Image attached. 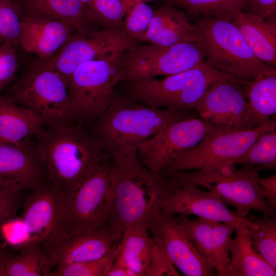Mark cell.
Masks as SVG:
<instances>
[{"instance_id":"cell-26","label":"cell","mask_w":276,"mask_h":276,"mask_svg":"<svg viewBox=\"0 0 276 276\" xmlns=\"http://www.w3.org/2000/svg\"><path fill=\"white\" fill-rule=\"evenodd\" d=\"M229 245V276H275L276 270L254 248L247 229L236 228Z\"/></svg>"},{"instance_id":"cell-25","label":"cell","mask_w":276,"mask_h":276,"mask_svg":"<svg viewBox=\"0 0 276 276\" xmlns=\"http://www.w3.org/2000/svg\"><path fill=\"white\" fill-rule=\"evenodd\" d=\"M44 127L33 112L0 94V142L19 143Z\"/></svg>"},{"instance_id":"cell-41","label":"cell","mask_w":276,"mask_h":276,"mask_svg":"<svg viewBox=\"0 0 276 276\" xmlns=\"http://www.w3.org/2000/svg\"><path fill=\"white\" fill-rule=\"evenodd\" d=\"M241 11L267 19L275 14L276 0H244Z\"/></svg>"},{"instance_id":"cell-33","label":"cell","mask_w":276,"mask_h":276,"mask_svg":"<svg viewBox=\"0 0 276 276\" xmlns=\"http://www.w3.org/2000/svg\"><path fill=\"white\" fill-rule=\"evenodd\" d=\"M136 0H93L89 10L105 29L124 30L125 17Z\"/></svg>"},{"instance_id":"cell-23","label":"cell","mask_w":276,"mask_h":276,"mask_svg":"<svg viewBox=\"0 0 276 276\" xmlns=\"http://www.w3.org/2000/svg\"><path fill=\"white\" fill-rule=\"evenodd\" d=\"M22 15L40 17L70 24L78 31H93L96 22L89 9L80 0H14Z\"/></svg>"},{"instance_id":"cell-11","label":"cell","mask_w":276,"mask_h":276,"mask_svg":"<svg viewBox=\"0 0 276 276\" xmlns=\"http://www.w3.org/2000/svg\"><path fill=\"white\" fill-rule=\"evenodd\" d=\"M204 58L202 43L186 42L168 46L138 43L122 54L123 81L178 74L203 62Z\"/></svg>"},{"instance_id":"cell-39","label":"cell","mask_w":276,"mask_h":276,"mask_svg":"<svg viewBox=\"0 0 276 276\" xmlns=\"http://www.w3.org/2000/svg\"><path fill=\"white\" fill-rule=\"evenodd\" d=\"M179 275L164 251L154 244L148 276Z\"/></svg>"},{"instance_id":"cell-3","label":"cell","mask_w":276,"mask_h":276,"mask_svg":"<svg viewBox=\"0 0 276 276\" xmlns=\"http://www.w3.org/2000/svg\"><path fill=\"white\" fill-rule=\"evenodd\" d=\"M110 159L113 205L109 221L123 230L148 224L159 200L174 190V181L150 171L140 163L137 153Z\"/></svg>"},{"instance_id":"cell-22","label":"cell","mask_w":276,"mask_h":276,"mask_svg":"<svg viewBox=\"0 0 276 276\" xmlns=\"http://www.w3.org/2000/svg\"><path fill=\"white\" fill-rule=\"evenodd\" d=\"M141 42L162 45L202 43L199 30L181 10L167 4L154 11L149 30Z\"/></svg>"},{"instance_id":"cell-2","label":"cell","mask_w":276,"mask_h":276,"mask_svg":"<svg viewBox=\"0 0 276 276\" xmlns=\"http://www.w3.org/2000/svg\"><path fill=\"white\" fill-rule=\"evenodd\" d=\"M33 136L48 181L63 193L77 189L98 168L105 156L80 123L71 122L42 128Z\"/></svg>"},{"instance_id":"cell-37","label":"cell","mask_w":276,"mask_h":276,"mask_svg":"<svg viewBox=\"0 0 276 276\" xmlns=\"http://www.w3.org/2000/svg\"><path fill=\"white\" fill-rule=\"evenodd\" d=\"M0 238L6 245L19 251L25 249L31 240L27 225L20 216H14L0 225Z\"/></svg>"},{"instance_id":"cell-30","label":"cell","mask_w":276,"mask_h":276,"mask_svg":"<svg viewBox=\"0 0 276 276\" xmlns=\"http://www.w3.org/2000/svg\"><path fill=\"white\" fill-rule=\"evenodd\" d=\"M55 263L42 245L11 255L5 265L6 276H51Z\"/></svg>"},{"instance_id":"cell-31","label":"cell","mask_w":276,"mask_h":276,"mask_svg":"<svg viewBox=\"0 0 276 276\" xmlns=\"http://www.w3.org/2000/svg\"><path fill=\"white\" fill-rule=\"evenodd\" d=\"M245 219L247 228L257 251L276 270V216L258 217L253 214Z\"/></svg>"},{"instance_id":"cell-12","label":"cell","mask_w":276,"mask_h":276,"mask_svg":"<svg viewBox=\"0 0 276 276\" xmlns=\"http://www.w3.org/2000/svg\"><path fill=\"white\" fill-rule=\"evenodd\" d=\"M139 43L124 30L76 31L52 57L36 60L59 73L67 82L82 63Z\"/></svg>"},{"instance_id":"cell-15","label":"cell","mask_w":276,"mask_h":276,"mask_svg":"<svg viewBox=\"0 0 276 276\" xmlns=\"http://www.w3.org/2000/svg\"><path fill=\"white\" fill-rule=\"evenodd\" d=\"M147 227L154 244L184 275H214V269L199 253L173 214L163 211L158 205L150 216Z\"/></svg>"},{"instance_id":"cell-4","label":"cell","mask_w":276,"mask_h":276,"mask_svg":"<svg viewBox=\"0 0 276 276\" xmlns=\"http://www.w3.org/2000/svg\"><path fill=\"white\" fill-rule=\"evenodd\" d=\"M124 51L84 62L70 76L67 88L72 122L89 125L111 105L114 88L123 79Z\"/></svg>"},{"instance_id":"cell-1","label":"cell","mask_w":276,"mask_h":276,"mask_svg":"<svg viewBox=\"0 0 276 276\" xmlns=\"http://www.w3.org/2000/svg\"><path fill=\"white\" fill-rule=\"evenodd\" d=\"M192 116L189 110L153 107L116 94L109 107L89 124L88 130L104 154L111 159L137 153L142 143L163 128Z\"/></svg>"},{"instance_id":"cell-36","label":"cell","mask_w":276,"mask_h":276,"mask_svg":"<svg viewBox=\"0 0 276 276\" xmlns=\"http://www.w3.org/2000/svg\"><path fill=\"white\" fill-rule=\"evenodd\" d=\"M154 13V10L144 2L136 0L125 17L124 31L141 42L149 30Z\"/></svg>"},{"instance_id":"cell-43","label":"cell","mask_w":276,"mask_h":276,"mask_svg":"<svg viewBox=\"0 0 276 276\" xmlns=\"http://www.w3.org/2000/svg\"><path fill=\"white\" fill-rule=\"evenodd\" d=\"M106 276H136V274L122 261L116 258L110 267Z\"/></svg>"},{"instance_id":"cell-27","label":"cell","mask_w":276,"mask_h":276,"mask_svg":"<svg viewBox=\"0 0 276 276\" xmlns=\"http://www.w3.org/2000/svg\"><path fill=\"white\" fill-rule=\"evenodd\" d=\"M148 224L129 226L123 230L117 249L120 259L136 276H148L154 243Z\"/></svg>"},{"instance_id":"cell-5","label":"cell","mask_w":276,"mask_h":276,"mask_svg":"<svg viewBox=\"0 0 276 276\" xmlns=\"http://www.w3.org/2000/svg\"><path fill=\"white\" fill-rule=\"evenodd\" d=\"M202 39L204 62L242 82L276 74L273 66L259 59L232 22L206 17L195 21Z\"/></svg>"},{"instance_id":"cell-24","label":"cell","mask_w":276,"mask_h":276,"mask_svg":"<svg viewBox=\"0 0 276 276\" xmlns=\"http://www.w3.org/2000/svg\"><path fill=\"white\" fill-rule=\"evenodd\" d=\"M270 18L264 19L240 10L232 22L256 56L274 66L276 63V26L273 19L270 20Z\"/></svg>"},{"instance_id":"cell-44","label":"cell","mask_w":276,"mask_h":276,"mask_svg":"<svg viewBox=\"0 0 276 276\" xmlns=\"http://www.w3.org/2000/svg\"><path fill=\"white\" fill-rule=\"evenodd\" d=\"M0 241V276H6L5 273V265L11 255L8 254L6 249H5L4 244Z\"/></svg>"},{"instance_id":"cell-28","label":"cell","mask_w":276,"mask_h":276,"mask_svg":"<svg viewBox=\"0 0 276 276\" xmlns=\"http://www.w3.org/2000/svg\"><path fill=\"white\" fill-rule=\"evenodd\" d=\"M242 84L255 127L270 121V117L276 112V74L260 75Z\"/></svg>"},{"instance_id":"cell-9","label":"cell","mask_w":276,"mask_h":276,"mask_svg":"<svg viewBox=\"0 0 276 276\" xmlns=\"http://www.w3.org/2000/svg\"><path fill=\"white\" fill-rule=\"evenodd\" d=\"M275 127V122L270 120L261 126L244 130L215 128L195 147L175 156L159 174L167 177L177 171L206 172L235 164L261 135Z\"/></svg>"},{"instance_id":"cell-38","label":"cell","mask_w":276,"mask_h":276,"mask_svg":"<svg viewBox=\"0 0 276 276\" xmlns=\"http://www.w3.org/2000/svg\"><path fill=\"white\" fill-rule=\"evenodd\" d=\"M17 49L10 43L0 45V94L14 80L19 67Z\"/></svg>"},{"instance_id":"cell-21","label":"cell","mask_w":276,"mask_h":276,"mask_svg":"<svg viewBox=\"0 0 276 276\" xmlns=\"http://www.w3.org/2000/svg\"><path fill=\"white\" fill-rule=\"evenodd\" d=\"M77 31L61 21L22 15L20 45L38 58L47 59L56 53Z\"/></svg>"},{"instance_id":"cell-6","label":"cell","mask_w":276,"mask_h":276,"mask_svg":"<svg viewBox=\"0 0 276 276\" xmlns=\"http://www.w3.org/2000/svg\"><path fill=\"white\" fill-rule=\"evenodd\" d=\"M235 165L226 164L206 172L177 171L169 176L178 182L215 191L226 205L234 208L240 218H245L251 210L260 212L264 217L276 216L258 182L259 171L252 165L243 164L240 169Z\"/></svg>"},{"instance_id":"cell-19","label":"cell","mask_w":276,"mask_h":276,"mask_svg":"<svg viewBox=\"0 0 276 276\" xmlns=\"http://www.w3.org/2000/svg\"><path fill=\"white\" fill-rule=\"evenodd\" d=\"M174 180L176 185L173 191L158 202L163 211L187 216L195 215L218 222L231 223L236 227L243 226L247 228L249 222L229 210L215 191H205L194 184Z\"/></svg>"},{"instance_id":"cell-7","label":"cell","mask_w":276,"mask_h":276,"mask_svg":"<svg viewBox=\"0 0 276 276\" xmlns=\"http://www.w3.org/2000/svg\"><path fill=\"white\" fill-rule=\"evenodd\" d=\"M226 75L203 62L162 80L148 78L128 81L126 95L153 107L189 110L194 109L197 102L218 80Z\"/></svg>"},{"instance_id":"cell-8","label":"cell","mask_w":276,"mask_h":276,"mask_svg":"<svg viewBox=\"0 0 276 276\" xmlns=\"http://www.w3.org/2000/svg\"><path fill=\"white\" fill-rule=\"evenodd\" d=\"M6 96L53 127L72 122L66 81L35 60L5 89Z\"/></svg>"},{"instance_id":"cell-42","label":"cell","mask_w":276,"mask_h":276,"mask_svg":"<svg viewBox=\"0 0 276 276\" xmlns=\"http://www.w3.org/2000/svg\"><path fill=\"white\" fill-rule=\"evenodd\" d=\"M267 202L274 211L276 210V175L266 178H258Z\"/></svg>"},{"instance_id":"cell-32","label":"cell","mask_w":276,"mask_h":276,"mask_svg":"<svg viewBox=\"0 0 276 276\" xmlns=\"http://www.w3.org/2000/svg\"><path fill=\"white\" fill-rule=\"evenodd\" d=\"M250 164L259 171L276 169V131L271 130L261 135L235 162V165Z\"/></svg>"},{"instance_id":"cell-45","label":"cell","mask_w":276,"mask_h":276,"mask_svg":"<svg viewBox=\"0 0 276 276\" xmlns=\"http://www.w3.org/2000/svg\"><path fill=\"white\" fill-rule=\"evenodd\" d=\"M85 6H86L89 10L90 7L93 0H80Z\"/></svg>"},{"instance_id":"cell-18","label":"cell","mask_w":276,"mask_h":276,"mask_svg":"<svg viewBox=\"0 0 276 276\" xmlns=\"http://www.w3.org/2000/svg\"><path fill=\"white\" fill-rule=\"evenodd\" d=\"M48 182L45 170L31 137L19 143L0 142V187L19 193Z\"/></svg>"},{"instance_id":"cell-13","label":"cell","mask_w":276,"mask_h":276,"mask_svg":"<svg viewBox=\"0 0 276 276\" xmlns=\"http://www.w3.org/2000/svg\"><path fill=\"white\" fill-rule=\"evenodd\" d=\"M242 82L228 75L219 79L197 102L194 109L215 128L237 130L255 128L254 116Z\"/></svg>"},{"instance_id":"cell-46","label":"cell","mask_w":276,"mask_h":276,"mask_svg":"<svg viewBox=\"0 0 276 276\" xmlns=\"http://www.w3.org/2000/svg\"><path fill=\"white\" fill-rule=\"evenodd\" d=\"M141 1L145 2L146 1H154V0H141Z\"/></svg>"},{"instance_id":"cell-10","label":"cell","mask_w":276,"mask_h":276,"mask_svg":"<svg viewBox=\"0 0 276 276\" xmlns=\"http://www.w3.org/2000/svg\"><path fill=\"white\" fill-rule=\"evenodd\" d=\"M110 159L106 155L75 190L63 193L67 232L84 233L107 225L112 211Z\"/></svg>"},{"instance_id":"cell-16","label":"cell","mask_w":276,"mask_h":276,"mask_svg":"<svg viewBox=\"0 0 276 276\" xmlns=\"http://www.w3.org/2000/svg\"><path fill=\"white\" fill-rule=\"evenodd\" d=\"M123 233L120 225L109 222L90 232H63L41 245L52 258L56 267L104 256L118 248Z\"/></svg>"},{"instance_id":"cell-40","label":"cell","mask_w":276,"mask_h":276,"mask_svg":"<svg viewBox=\"0 0 276 276\" xmlns=\"http://www.w3.org/2000/svg\"><path fill=\"white\" fill-rule=\"evenodd\" d=\"M24 199L22 192L14 193L0 187V225L7 219L16 216Z\"/></svg>"},{"instance_id":"cell-17","label":"cell","mask_w":276,"mask_h":276,"mask_svg":"<svg viewBox=\"0 0 276 276\" xmlns=\"http://www.w3.org/2000/svg\"><path fill=\"white\" fill-rule=\"evenodd\" d=\"M22 206L20 216L31 235L30 243L24 250L41 245L66 231L63 193L49 181L31 191L25 198Z\"/></svg>"},{"instance_id":"cell-20","label":"cell","mask_w":276,"mask_h":276,"mask_svg":"<svg viewBox=\"0 0 276 276\" xmlns=\"http://www.w3.org/2000/svg\"><path fill=\"white\" fill-rule=\"evenodd\" d=\"M174 218L217 275L229 276V245L236 227L231 223L200 217L191 220L179 215Z\"/></svg>"},{"instance_id":"cell-34","label":"cell","mask_w":276,"mask_h":276,"mask_svg":"<svg viewBox=\"0 0 276 276\" xmlns=\"http://www.w3.org/2000/svg\"><path fill=\"white\" fill-rule=\"evenodd\" d=\"M117 249L97 259L57 266L51 276H106L116 259Z\"/></svg>"},{"instance_id":"cell-35","label":"cell","mask_w":276,"mask_h":276,"mask_svg":"<svg viewBox=\"0 0 276 276\" xmlns=\"http://www.w3.org/2000/svg\"><path fill=\"white\" fill-rule=\"evenodd\" d=\"M21 13L14 0H0V45H20Z\"/></svg>"},{"instance_id":"cell-29","label":"cell","mask_w":276,"mask_h":276,"mask_svg":"<svg viewBox=\"0 0 276 276\" xmlns=\"http://www.w3.org/2000/svg\"><path fill=\"white\" fill-rule=\"evenodd\" d=\"M167 4L181 10L191 21L211 17L232 21L242 9L244 0H167Z\"/></svg>"},{"instance_id":"cell-14","label":"cell","mask_w":276,"mask_h":276,"mask_svg":"<svg viewBox=\"0 0 276 276\" xmlns=\"http://www.w3.org/2000/svg\"><path fill=\"white\" fill-rule=\"evenodd\" d=\"M214 128L195 116L175 121L140 146L139 159L150 171L160 174L175 156L195 147Z\"/></svg>"}]
</instances>
